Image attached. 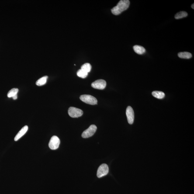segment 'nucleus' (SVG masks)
Returning <instances> with one entry per match:
<instances>
[{"mask_svg":"<svg viewBox=\"0 0 194 194\" xmlns=\"http://www.w3.org/2000/svg\"><path fill=\"white\" fill-rule=\"evenodd\" d=\"M178 56L180 58L189 59L192 57V54L188 52H183L178 53Z\"/></svg>","mask_w":194,"mask_h":194,"instance_id":"nucleus-13","label":"nucleus"},{"mask_svg":"<svg viewBox=\"0 0 194 194\" xmlns=\"http://www.w3.org/2000/svg\"><path fill=\"white\" fill-rule=\"evenodd\" d=\"M188 13L185 11H181L176 14L175 18L176 19H179L185 18L187 16Z\"/></svg>","mask_w":194,"mask_h":194,"instance_id":"nucleus-15","label":"nucleus"},{"mask_svg":"<svg viewBox=\"0 0 194 194\" xmlns=\"http://www.w3.org/2000/svg\"><path fill=\"white\" fill-rule=\"evenodd\" d=\"M88 73L86 72H85L83 71L81 69L79 70L77 73L78 76L82 78H86L88 75Z\"/></svg>","mask_w":194,"mask_h":194,"instance_id":"nucleus-17","label":"nucleus"},{"mask_svg":"<svg viewBox=\"0 0 194 194\" xmlns=\"http://www.w3.org/2000/svg\"><path fill=\"white\" fill-rule=\"evenodd\" d=\"M191 7L192 9H194V4H193L192 5H191Z\"/></svg>","mask_w":194,"mask_h":194,"instance_id":"nucleus-18","label":"nucleus"},{"mask_svg":"<svg viewBox=\"0 0 194 194\" xmlns=\"http://www.w3.org/2000/svg\"><path fill=\"white\" fill-rule=\"evenodd\" d=\"M81 69L88 74V73L90 72L91 69V64L89 63H86L81 66Z\"/></svg>","mask_w":194,"mask_h":194,"instance_id":"nucleus-16","label":"nucleus"},{"mask_svg":"<svg viewBox=\"0 0 194 194\" xmlns=\"http://www.w3.org/2000/svg\"><path fill=\"white\" fill-rule=\"evenodd\" d=\"M130 5V1L128 0H121L117 5L111 10L112 13L115 15H119L128 8Z\"/></svg>","mask_w":194,"mask_h":194,"instance_id":"nucleus-1","label":"nucleus"},{"mask_svg":"<svg viewBox=\"0 0 194 194\" xmlns=\"http://www.w3.org/2000/svg\"><path fill=\"white\" fill-rule=\"evenodd\" d=\"M126 114L128 122L129 124H132L134 120V112L131 106H128L126 108Z\"/></svg>","mask_w":194,"mask_h":194,"instance_id":"nucleus-8","label":"nucleus"},{"mask_svg":"<svg viewBox=\"0 0 194 194\" xmlns=\"http://www.w3.org/2000/svg\"><path fill=\"white\" fill-rule=\"evenodd\" d=\"M80 99L83 102L91 105H96L98 102V100L96 98L90 95H81L80 97Z\"/></svg>","mask_w":194,"mask_h":194,"instance_id":"nucleus-2","label":"nucleus"},{"mask_svg":"<svg viewBox=\"0 0 194 194\" xmlns=\"http://www.w3.org/2000/svg\"><path fill=\"white\" fill-rule=\"evenodd\" d=\"M48 78L47 76H45L39 79L36 82V85L38 86H41L45 84Z\"/></svg>","mask_w":194,"mask_h":194,"instance_id":"nucleus-14","label":"nucleus"},{"mask_svg":"<svg viewBox=\"0 0 194 194\" xmlns=\"http://www.w3.org/2000/svg\"><path fill=\"white\" fill-rule=\"evenodd\" d=\"M133 50L137 54L140 55L144 54L146 52L145 49L141 46L136 45L133 46Z\"/></svg>","mask_w":194,"mask_h":194,"instance_id":"nucleus-11","label":"nucleus"},{"mask_svg":"<svg viewBox=\"0 0 194 194\" xmlns=\"http://www.w3.org/2000/svg\"><path fill=\"white\" fill-rule=\"evenodd\" d=\"M60 144V140L57 136H53L49 143V146L51 150H55L58 148Z\"/></svg>","mask_w":194,"mask_h":194,"instance_id":"nucleus-6","label":"nucleus"},{"mask_svg":"<svg viewBox=\"0 0 194 194\" xmlns=\"http://www.w3.org/2000/svg\"><path fill=\"white\" fill-rule=\"evenodd\" d=\"M68 113L71 117L78 118L82 116L83 114V112L78 108L71 107L69 108Z\"/></svg>","mask_w":194,"mask_h":194,"instance_id":"nucleus-3","label":"nucleus"},{"mask_svg":"<svg viewBox=\"0 0 194 194\" xmlns=\"http://www.w3.org/2000/svg\"><path fill=\"white\" fill-rule=\"evenodd\" d=\"M28 126H23V127L21 129L20 131L18 132L16 136H15V139H14L15 141H17V140H19L21 137H22V136L26 133V132H27L28 130Z\"/></svg>","mask_w":194,"mask_h":194,"instance_id":"nucleus-9","label":"nucleus"},{"mask_svg":"<svg viewBox=\"0 0 194 194\" xmlns=\"http://www.w3.org/2000/svg\"><path fill=\"white\" fill-rule=\"evenodd\" d=\"M109 171V167L107 164H102L98 168L97 171V176L99 178L106 175Z\"/></svg>","mask_w":194,"mask_h":194,"instance_id":"nucleus-4","label":"nucleus"},{"mask_svg":"<svg viewBox=\"0 0 194 194\" xmlns=\"http://www.w3.org/2000/svg\"><path fill=\"white\" fill-rule=\"evenodd\" d=\"M106 82L104 80L100 79L96 80L91 84V86L95 89L103 90L106 86Z\"/></svg>","mask_w":194,"mask_h":194,"instance_id":"nucleus-7","label":"nucleus"},{"mask_svg":"<svg viewBox=\"0 0 194 194\" xmlns=\"http://www.w3.org/2000/svg\"><path fill=\"white\" fill-rule=\"evenodd\" d=\"M152 95L158 99H163L165 97V94L163 92L159 91H154L152 92Z\"/></svg>","mask_w":194,"mask_h":194,"instance_id":"nucleus-12","label":"nucleus"},{"mask_svg":"<svg viewBox=\"0 0 194 194\" xmlns=\"http://www.w3.org/2000/svg\"><path fill=\"white\" fill-rule=\"evenodd\" d=\"M18 92H19V89L18 88H12L8 93L7 96L8 98H12L14 100H16L17 98Z\"/></svg>","mask_w":194,"mask_h":194,"instance_id":"nucleus-10","label":"nucleus"},{"mask_svg":"<svg viewBox=\"0 0 194 194\" xmlns=\"http://www.w3.org/2000/svg\"><path fill=\"white\" fill-rule=\"evenodd\" d=\"M97 130L96 126L95 125H91L88 129L82 133V136L84 138H88L91 137L95 134Z\"/></svg>","mask_w":194,"mask_h":194,"instance_id":"nucleus-5","label":"nucleus"}]
</instances>
